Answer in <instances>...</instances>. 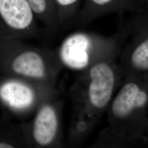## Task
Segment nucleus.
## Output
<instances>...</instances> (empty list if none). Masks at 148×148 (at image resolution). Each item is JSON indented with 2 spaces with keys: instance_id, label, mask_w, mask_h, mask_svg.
<instances>
[{
  "instance_id": "f257e3e1",
  "label": "nucleus",
  "mask_w": 148,
  "mask_h": 148,
  "mask_svg": "<svg viewBox=\"0 0 148 148\" xmlns=\"http://www.w3.org/2000/svg\"><path fill=\"white\" fill-rule=\"evenodd\" d=\"M122 78L116 59L101 61L79 73L71 86L72 106L68 143L80 146L106 112Z\"/></svg>"
},
{
  "instance_id": "f03ea898",
  "label": "nucleus",
  "mask_w": 148,
  "mask_h": 148,
  "mask_svg": "<svg viewBox=\"0 0 148 148\" xmlns=\"http://www.w3.org/2000/svg\"><path fill=\"white\" fill-rule=\"evenodd\" d=\"M108 127L94 147L146 146L148 119V75L123 79L106 110Z\"/></svg>"
},
{
  "instance_id": "7ed1b4c3",
  "label": "nucleus",
  "mask_w": 148,
  "mask_h": 148,
  "mask_svg": "<svg viewBox=\"0 0 148 148\" xmlns=\"http://www.w3.org/2000/svg\"><path fill=\"white\" fill-rule=\"evenodd\" d=\"M126 36V27L121 22L111 36L93 32L77 31L67 35L56 50L63 67L82 72L101 61L116 59Z\"/></svg>"
},
{
  "instance_id": "20e7f679",
  "label": "nucleus",
  "mask_w": 148,
  "mask_h": 148,
  "mask_svg": "<svg viewBox=\"0 0 148 148\" xmlns=\"http://www.w3.org/2000/svg\"><path fill=\"white\" fill-rule=\"evenodd\" d=\"M0 54L13 76L56 85L63 66L56 50L20 40H0Z\"/></svg>"
},
{
  "instance_id": "39448f33",
  "label": "nucleus",
  "mask_w": 148,
  "mask_h": 148,
  "mask_svg": "<svg viewBox=\"0 0 148 148\" xmlns=\"http://www.w3.org/2000/svg\"><path fill=\"white\" fill-rule=\"evenodd\" d=\"M132 13L117 57L122 80L148 75V11Z\"/></svg>"
},
{
  "instance_id": "423d86ee",
  "label": "nucleus",
  "mask_w": 148,
  "mask_h": 148,
  "mask_svg": "<svg viewBox=\"0 0 148 148\" xmlns=\"http://www.w3.org/2000/svg\"><path fill=\"white\" fill-rule=\"evenodd\" d=\"M56 85L15 77L0 84V100L13 112L27 116L48 101L59 98Z\"/></svg>"
},
{
  "instance_id": "0eeeda50",
  "label": "nucleus",
  "mask_w": 148,
  "mask_h": 148,
  "mask_svg": "<svg viewBox=\"0 0 148 148\" xmlns=\"http://www.w3.org/2000/svg\"><path fill=\"white\" fill-rule=\"evenodd\" d=\"M63 101H48L35 111L32 121L21 125L25 147L57 148L63 145Z\"/></svg>"
},
{
  "instance_id": "6e6552de",
  "label": "nucleus",
  "mask_w": 148,
  "mask_h": 148,
  "mask_svg": "<svg viewBox=\"0 0 148 148\" xmlns=\"http://www.w3.org/2000/svg\"><path fill=\"white\" fill-rule=\"evenodd\" d=\"M38 21L27 0H0V40L36 37Z\"/></svg>"
},
{
  "instance_id": "1a4fd4ad",
  "label": "nucleus",
  "mask_w": 148,
  "mask_h": 148,
  "mask_svg": "<svg viewBox=\"0 0 148 148\" xmlns=\"http://www.w3.org/2000/svg\"><path fill=\"white\" fill-rule=\"evenodd\" d=\"M131 2V0H84L74 24L83 27L110 13L130 12Z\"/></svg>"
},
{
  "instance_id": "9d476101",
  "label": "nucleus",
  "mask_w": 148,
  "mask_h": 148,
  "mask_svg": "<svg viewBox=\"0 0 148 148\" xmlns=\"http://www.w3.org/2000/svg\"><path fill=\"white\" fill-rule=\"evenodd\" d=\"M38 21L48 29L60 28L54 0H27Z\"/></svg>"
},
{
  "instance_id": "9b49d317",
  "label": "nucleus",
  "mask_w": 148,
  "mask_h": 148,
  "mask_svg": "<svg viewBox=\"0 0 148 148\" xmlns=\"http://www.w3.org/2000/svg\"><path fill=\"white\" fill-rule=\"evenodd\" d=\"M82 0H54L60 27H67L74 24Z\"/></svg>"
},
{
  "instance_id": "f8f14e48",
  "label": "nucleus",
  "mask_w": 148,
  "mask_h": 148,
  "mask_svg": "<svg viewBox=\"0 0 148 148\" xmlns=\"http://www.w3.org/2000/svg\"><path fill=\"white\" fill-rule=\"evenodd\" d=\"M145 11H148V0H131L130 12Z\"/></svg>"
},
{
  "instance_id": "ddd939ff",
  "label": "nucleus",
  "mask_w": 148,
  "mask_h": 148,
  "mask_svg": "<svg viewBox=\"0 0 148 148\" xmlns=\"http://www.w3.org/2000/svg\"><path fill=\"white\" fill-rule=\"evenodd\" d=\"M144 139L146 144V146L148 147V119L146 123V126L144 132Z\"/></svg>"
}]
</instances>
